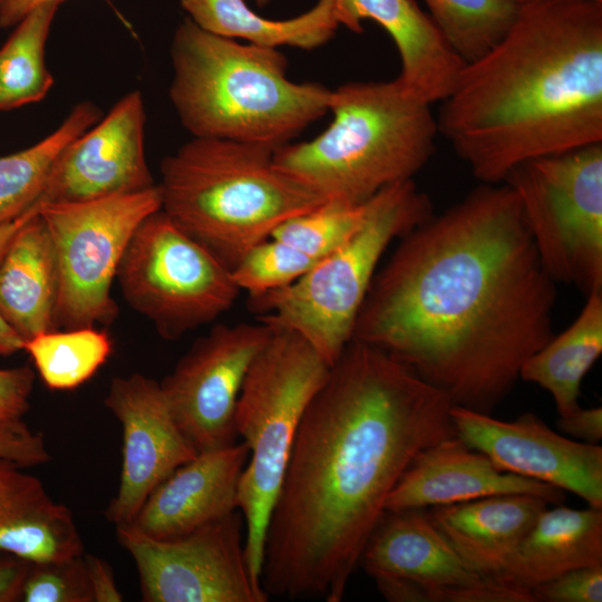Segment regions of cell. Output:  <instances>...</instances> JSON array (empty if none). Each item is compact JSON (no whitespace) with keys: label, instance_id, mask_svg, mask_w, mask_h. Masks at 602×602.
I'll list each match as a JSON object with an SVG mask.
<instances>
[{"label":"cell","instance_id":"obj_35","mask_svg":"<svg viewBox=\"0 0 602 602\" xmlns=\"http://www.w3.org/2000/svg\"><path fill=\"white\" fill-rule=\"evenodd\" d=\"M0 458L31 467L48 463L50 455L42 435L16 419L0 423Z\"/></svg>","mask_w":602,"mask_h":602},{"label":"cell","instance_id":"obj_23","mask_svg":"<svg viewBox=\"0 0 602 602\" xmlns=\"http://www.w3.org/2000/svg\"><path fill=\"white\" fill-rule=\"evenodd\" d=\"M602 565V508L559 504L541 513L501 580L531 590L567 571Z\"/></svg>","mask_w":602,"mask_h":602},{"label":"cell","instance_id":"obj_6","mask_svg":"<svg viewBox=\"0 0 602 602\" xmlns=\"http://www.w3.org/2000/svg\"><path fill=\"white\" fill-rule=\"evenodd\" d=\"M266 146L193 137L161 164V210L232 270L287 220L326 200Z\"/></svg>","mask_w":602,"mask_h":602},{"label":"cell","instance_id":"obj_25","mask_svg":"<svg viewBox=\"0 0 602 602\" xmlns=\"http://www.w3.org/2000/svg\"><path fill=\"white\" fill-rule=\"evenodd\" d=\"M179 3L201 29L266 48L288 46L313 50L330 41L339 27L334 0H317L310 10L284 20L264 18L244 0H179Z\"/></svg>","mask_w":602,"mask_h":602},{"label":"cell","instance_id":"obj_21","mask_svg":"<svg viewBox=\"0 0 602 602\" xmlns=\"http://www.w3.org/2000/svg\"><path fill=\"white\" fill-rule=\"evenodd\" d=\"M548 505L538 496L507 494L435 506L426 513L469 570L498 579Z\"/></svg>","mask_w":602,"mask_h":602},{"label":"cell","instance_id":"obj_16","mask_svg":"<svg viewBox=\"0 0 602 602\" xmlns=\"http://www.w3.org/2000/svg\"><path fill=\"white\" fill-rule=\"evenodd\" d=\"M104 405L123 430L119 486L105 517L132 525L151 493L197 453L174 421L159 382L142 373L115 377Z\"/></svg>","mask_w":602,"mask_h":602},{"label":"cell","instance_id":"obj_13","mask_svg":"<svg viewBox=\"0 0 602 602\" xmlns=\"http://www.w3.org/2000/svg\"><path fill=\"white\" fill-rule=\"evenodd\" d=\"M272 331L260 321L216 324L159 382L174 421L197 454L236 443L237 398Z\"/></svg>","mask_w":602,"mask_h":602},{"label":"cell","instance_id":"obj_4","mask_svg":"<svg viewBox=\"0 0 602 602\" xmlns=\"http://www.w3.org/2000/svg\"><path fill=\"white\" fill-rule=\"evenodd\" d=\"M171 62L168 96L193 137L275 151L329 111L331 89L289 79L279 49L207 32L190 18L174 31Z\"/></svg>","mask_w":602,"mask_h":602},{"label":"cell","instance_id":"obj_7","mask_svg":"<svg viewBox=\"0 0 602 602\" xmlns=\"http://www.w3.org/2000/svg\"><path fill=\"white\" fill-rule=\"evenodd\" d=\"M431 214L428 197L412 179L382 188L368 201L362 225L343 245L293 283L249 297L250 310L272 329L302 336L331 367L352 339L385 252Z\"/></svg>","mask_w":602,"mask_h":602},{"label":"cell","instance_id":"obj_15","mask_svg":"<svg viewBox=\"0 0 602 602\" xmlns=\"http://www.w3.org/2000/svg\"><path fill=\"white\" fill-rule=\"evenodd\" d=\"M140 91L123 96L54 161L37 205L75 203L155 185L145 155Z\"/></svg>","mask_w":602,"mask_h":602},{"label":"cell","instance_id":"obj_44","mask_svg":"<svg viewBox=\"0 0 602 602\" xmlns=\"http://www.w3.org/2000/svg\"><path fill=\"white\" fill-rule=\"evenodd\" d=\"M270 1L271 0H255L256 4L261 8L268 6Z\"/></svg>","mask_w":602,"mask_h":602},{"label":"cell","instance_id":"obj_3","mask_svg":"<svg viewBox=\"0 0 602 602\" xmlns=\"http://www.w3.org/2000/svg\"><path fill=\"white\" fill-rule=\"evenodd\" d=\"M436 120L485 184L526 161L602 143V0L518 4L503 38L464 64Z\"/></svg>","mask_w":602,"mask_h":602},{"label":"cell","instance_id":"obj_39","mask_svg":"<svg viewBox=\"0 0 602 602\" xmlns=\"http://www.w3.org/2000/svg\"><path fill=\"white\" fill-rule=\"evenodd\" d=\"M30 561L0 550V602L21 601Z\"/></svg>","mask_w":602,"mask_h":602},{"label":"cell","instance_id":"obj_26","mask_svg":"<svg viewBox=\"0 0 602 602\" xmlns=\"http://www.w3.org/2000/svg\"><path fill=\"white\" fill-rule=\"evenodd\" d=\"M602 352V291L586 297L575 320L522 366L520 379L545 389L559 416L576 408L584 376Z\"/></svg>","mask_w":602,"mask_h":602},{"label":"cell","instance_id":"obj_9","mask_svg":"<svg viewBox=\"0 0 602 602\" xmlns=\"http://www.w3.org/2000/svg\"><path fill=\"white\" fill-rule=\"evenodd\" d=\"M556 283L602 291V143L536 157L504 179Z\"/></svg>","mask_w":602,"mask_h":602},{"label":"cell","instance_id":"obj_33","mask_svg":"<svg viewBox=\"0 0 602 602\" xmlns=\"http://www.w3.org/2000/svg\"><path fill=\"white\" fill-rule=\"evenodd\" d=\"M23 602H93L84 553L68 559L30 562Z\"/></svg>","mask_w":602,"mask_h":602},{"label":"cell","instance_id":"obj_8","mask_svg":"<svg viewBox=\"0 0 602 602\" xmlns=\"http://www.w3.org/2000/svg\"><path fill=\"white\" fill-rule=\"evenodd\" d=\"M329 370L330 366L302 336L273 329L252 362L237 398L236 431L249 447L237 489V508L244 518L249 570L261 589L271 513L300 421Z\"/></svg>","mask_w":602,"mask_h":602},{"label":"cell","instance_id":"obj_34","mask_svg":"<svg viewBox=\"0 0 602 602\" xmlns=\"http://www.w3.org/2000/svg\"><path fill=\"white\" fill-rule=\"evenodd\" d=\"M534 602H601L602 565L567 571L531 589Z\"/></svg>","mask_w":602,"mask_h":602},{"label":"cell","instance_id":"obj_2","mask_svg":"<svg viewBox=\"0 0 602 602\" xmlns=\"http://www.w3.org/2000/svg\"><path fill=\"white\" fill-rule=\"evenodd\" d=\"M453 402L351 340L300 421L268 525V596L340 602L387 497L423 449L456 436Z\"/></svg>","mask_w":602,"mask_h":602},{"label":"cell","instance_id":"obj_24","mask_svg":"<svg viewBox=\"0 0 602 602\" xmlns=\"http://www.w3.org/2000/svg\"><path fill=\"white\" fill-rule=\"evenodd\" d=\"M58 274L39 212L16 234L0 261V313L25 340L55 330Z\"/></svg>","mask_w":602,"mask_h":602},{"label":"cell","instance_id":"obj_17","mask_svg":"<svg viewBox=\"0 0 602 602\" xmlns=\"http://www.w3.org/2000/svg\"><path fill=\"white\" fill-rule=\"evenodd\" d=\"M528 494L559 505L564 492L498 469L457 436L418 453L387 497L386 511L425 509L483 497Z\"/></svg>","mask_w":602,"mask_h":602},{"label":"cell","instance_id":"obj_29","mask_svg":"<svg viewBox=\"0 0 602 602\" xmlns=\"http://www.w3.org/2000/svg\"><path fill=\"white\" fill-rule=\"evenodd\" d=\"M23 350L49 389L66 391L88 381L106 363L113 343L96 327L55 329L26 340Z\"/></svg>","mask_w":602,"mask_h":602},{"label":"cell","instance_id":"obj_30","mask_svg":"<svg viewBox=\"0 0 602 602\" xmlns=\"http://www.w3.org/2000/svg\"><path fill=\"white\" fill-rule=\"evenodd\" d=\"M449 46L467 64L492 49L509 29L518 6L505 0H424Z\"/></svg>","mask_w":602,"mask_h":602},{"label":"cell","instance_id":"obj_36","mask_svg":"<svg viewBox=\"0 0 602 602\" xmlns=\"http://www.w3.org/2000/svg\"><path fill=\"white\" fill-rule=\"evenodd\" d=\"M35 372L29 366L0 368V423L22 419L30 407Z\"/></svg>","mask_w":602,"mask_h":602},{"label":"cell","instance_id":"obj_32","mask_svg":"<svg viewBox=\"0 0 602 602\" xmlns=\"http://www.w3.org/2000/svg\"><path fill=\"white\" fill-rule=\"evenodd\" d=\"M315 262L300 250L270 236L253 246L231 270V275L240 291L252 297L293 283Z\"/></svg>","mask_w":602,"mask_h":602},{"label":"cell","instance_id":"obj_31","mask_svg":"<svg viewBox=\"0 0 602 602\" xmlns=\"http://www.w3.org/2000/svg\"><path fill=\"white\" fill-rule=\"evenodd\" d=\"M369 201V200H368ZM368 201H324L280 224L271 234L318 261L343 245L362 225Z\"/></svg>","mask_w":602,"mask_h":602},{"label":"cell","instance_id":"obj_19","mask_svg":"<svg viewBox=\"0 0 602 602\" xmlns=\"http://www.w3.org/2000/svg\"><path fill=\"white\" fill-rule=\"evenodd\" d=\"M371 576H395L420 585L428 602H454L482 577L460 560L425 509L385 511L359 563Z\"/></svg>","mask_w":602,"mask_h":602},{"label":"cell","instance_id":"obj_11","mask_svg":"<svg viewBox=\"0 0 602 602\" xmlns=\"http://www.w3.org/2000/svg\"><path fill=\"white\" fill-rule=\"evenodd\" d=\"M158 184L98 200L39 205L57 274V329L109 324L118 315L111 285L139 224L161 210Z\"/></svg>","mask_w":602,"mask_h":602},{"label":"cell","instance_id":"obj_1","mask_svg":"<svg viewBox=\"0 0 602 602\" xmlns=\"http://www.w3.org/2000/svg\"><path fill=\"white\" fill-rule=\"evenodd\" d=\"M555 302L515 192L480 183L399 239L351 340L382 350L453 405L492 414L555 334Z\"/></svg>","mask_w":602,"mask_h":602},{"label":"cell","instance_id":"obj_37","mask_svg":"<svg viewBox=\"0 0 602 602\" xmlns=\"http://www.w3.org/2000/svg\"><path fill=\"white\" fill-rule=\"evenodd\" d=\"M557 427L579 441L598 444L602 439V408H582L559 416Z\"/></svg>","mask_w":602,"mask_h":602},{"label":"cell","instance_id":"obj_38","mask_svg":"<svg viewBox=\"0 0 602 602\" xmlns=\"http://www.w3.org/2000/svg\"><path fill=\"white\" fill-rule=\"evenodd\" d=\"M93 602H122L123 594L117 588L111 566L103 559L85 554Z\"/></svg>","mask_w":602,"mask_h":602},{"label":"cell","instance_id":"obj_41","mask_svg":"<svg viewBox=\"0 0 602 602\" xmlns=\"http://www.w3.org/2000/svg\"><path fill=\"white\" fill-rule=\"evenodd\" d=\"M38 212L39 205H36L16 220L0 225V261L18 231Z\"/></svg>","mask_w":602,"mask_h":602},{"label":"cell","instance_id":"obj_14","mask_svg":"<svg viewBox=\"0 0 602 602\" xmlns=\"http://www.w3.org/2000/svg\"><path fill=\"white\" fill-rule=\"evenodd\" d=\"M456 436L501 470L548 484L602 508V447L564 437L534 412L513 420L453 405Z\"/></svg>","mask_w":602,"mask_h":602},{"label":"cell","instance_id":"obj_40","mask_svg":"<svg viewBox=\"0 0 602 602\" xmlns=\"http://www.w3.org/2000/svg\"><path fill=\"white\" fill-rule=\"evenodd\" d=\"M48 1L52 0H0V27L16 26L32 9Z\"/></svg>","mask_w":602,"mask_h":602},{"label":"cell","instance_id":"obj_27","mask_svg":"<svg viewBox=\"0 0 602 602\" xmlns=\"http://www.w3.org/2000/svg\"><path fill=\"white\" fill-rule=\"evenodd\" d=\"M101 116L95 104L81 101L43 139L23 151L0 157V225L37 205L58 154Z\"/></svg>","mask_w":602,"mask_h":602},{"label":"cell","instance_id":"obj_12","mask_svg":"<svg viewBox=\"0 0 602 602\" xmlns=\"http://www.w3.org/2000/svg\"><path fill=\"white\" fill-rule=\"evenodd\" d=\"M244 518L235 511L172 538H153L118 526V543L130 554L145 602H265L252 580Z\"/></svg>","mask_w":602,"mask_h":602},{"label":"cell","instance_id":"obj_43","mask_svg":"<svg viewBox=\"0 0 602 602\" xmlns=\"http://www.w3.org/2000/svg\"><path fill=\"white\" fill-rule=\"evenodd\" d=\"M505 1H508V2H512L514 4H522V3H526V2H530V1H534V0H505Z\"/></svg>","mask_w":602,"mask_h":602},{"label":"cell","instance_id":"obj_5","mask_svg":"<svg viewBox=\"0 0 602 602\" xmlns=\"http://www.w3.org/2000/svg\"><path fill=\"white\" fill-rule=\"evenodd\" d=\"M330 125L273 153L275 165L326 201L362 204L412 179L435 153L431 105L397 78L349 81L331 89Z\"/></svg>","mask_w":602,"mask_h":602},{"label":"cell","instance_id":"obj_10","mask_svg":"<svg viewBox=\"0 0 602 602\" xmlns=\"http://www.w3.org/2000/svg\"><path fill=\"white\" fill-rule=\"evenodd\" d=\"M116 280L128 305L165 340L213 322L241 293L231 270L162 210L136 229Z\"/></svg>","mask_w":602,"mask_h":602},{"label":"cell","instance_id":"obj_28","mask_svg":"<svg viewBox=\"0 0 602 602\" xmlns=\"http://www.w3.org/2000/svg\"><path fill=\"white\" fill-rule=\"evenodd\" d=\"M62 0L45 2L17 25L0 49V110L36 103L48 94L54 78L45 62V47Z\"/></svg>","mask_w":602,"mask_h":602},{"label":"cell","instance_id":"obj_18","mask_svg":"<svg viewBox=\"0 0 602 602\" xmlns=\"http://www.w3.org/2000/svg\"><path fill=\"white\" fill-rule=\"evenodd\" d=\"M247 459L244 441L198 453L151 493L130 526L153 538H172L237 511Z\"/></svg>","mask_w":602,"mask_h":602},{"label":"cell","instance_id":"obj_42","mask_svg":"<svg viewBox=\"0 0 602 602\" xmlns=\"http://www.w3.org/2000/svg\"><path fill=\"white\" fill-rule=\"evenodd\" d=\"M25 340L0 313V356H10L23 350Z\"/></svg>","mask_w":602,"mask_h":602},{"label":"cell","instance_id":"obj_22","mask_svg":"<svg viewBox=\"0 0 602 602\" xmlns=\"http://www.w3.org/2000/svg\"><path fill=\"white\" fill-rule=\"evenodd\" d=\"M22 466L0 458V550L30 562L84 553L70 509L48 494Z\"/></svg>","mask_w":602,"mask_h":602},{"label":"cell","instance_id":"obj_20","mask_svg":"<svg viewBox=\"0 0 602 602\" xmlns=\"http://www.w3.org/2000/svg\"><path fill=\"white\" fill-rule=\"evenodd\" d=\"M339 26L360 33L363 20L381 26L400 59L397 79L429 104L452 91L464 61L415 0H334Z\"/></svg>","mask_w":602,"mask_h":602}]
</instances>
